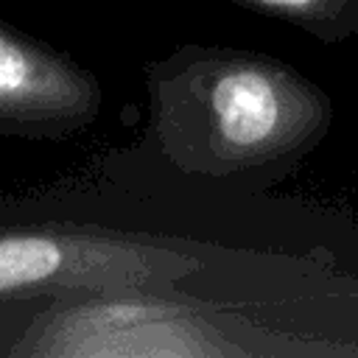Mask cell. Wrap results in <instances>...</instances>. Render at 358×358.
Wrapping results in <instances>:
<instances>
[{
  "instance_id": "5b68a950",
  "label": "cell",
  "mask_w": 358,
  "mask_h": 358,
  "mask_svg": "<svg viewBox=\"0 0 358 358\" xmlns=\"http://www.w3.org/2000/svg\"><path fill=\"white\" fill-rule=\"evenodd\" d=\"M302 28L324 45L358 36V0H229Z\"/></svg>"
},
{
  "instance_id": "277c9868",
  "label": "cell",
  "mask_w": 358,
  "mask_h": 358,
  "mask_svg": "<svg viewBox=\"0 0 358 358\" xmlns=\"http://www.w3.org/2000/svg\"><path fill=\"white\" fill-rule=\"evenodd\" d=\"M101 103L92 70L0 17V137L67 140L95 123Z\"/></svg>"
},
{
  "instance_id": "6da1fadb",
  "label": "cell",
  "mask_w": 358,
  "mask_h": 358,
  "mask_svg": "<svg viewBox=\"0 0 358 358\" xmlns=\"http://www.w3.org/2000/svg\"><path fill=\"white\" fill-rule=\"evenodd\" d=\"M145 148L182 176L268 179L330 131L327 92L294 64L229 45H185L145 67Z\"/></svg>"
},
{
  "instance_id": "3957f363",
  "label": "cell",
  "mask_w": 358,
  "mask_h": 358,
  "mask_svg": "<svg viewBox=\"0 0 358 358\" xmlns=\"http://www.w3.org/2000/svg\"><path fill=\"white\" fill-rule=\"evenodd\" d=\"M266 352L168 291H92L0 305L6 358H243Z\"/></svg>"
},
{
  "instance_id": "7a4b0ae2",
  "label": "cell",
  "mask_w": 358,
  "mask_h": 358,
  "mask_svg": "<svg viewBox=\"0 0 358 358\" xmlns=\"http://www.w3.org/2000/svg\"><path fill=\"white\" fill-rule=\"evenodd\" d=\"M199 268L196 255L92 215L84 196H0V305L92 291H168Z\"/></svg>"
}]
</instances>
